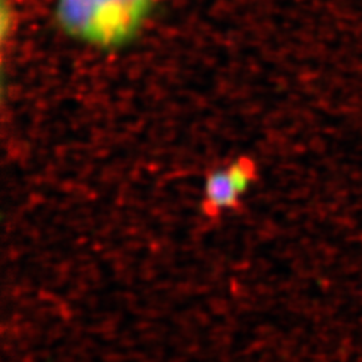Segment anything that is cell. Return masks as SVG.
I'll return each mask as SVG.
<instances>
[{
	"label": "cell",
	"mask_w": 362,
	"mask_h": 362,
	"mask_svg": "<svg viewBox=\"0 0 362 362\" xmlns=\"http://www.w3.org/2000/svg\"><path fill=\"white\" fill-rule=\"evenodd\" d=\"M151 0H56L59 26L97 47H118L139 32Z\"/></svg>",
	"instance_id": "cell-1"
},
{
	"label": "cell",
	"mask_w": 362,
	"mask_h": 362,
	"mask_svg": "<svg viewBox=\"0 0 362 362\" xmlns=\"http://www.w3.org/2000/svg\"><path fill=\"white\" fill-rule=\"evenodd\" d=\"M252 181L251 168L242 162L221 166L204 183V201L214 211L230 210L240 202Z\"/></svg>",
	"instance_id": "cell-2"
}]
</instances>
